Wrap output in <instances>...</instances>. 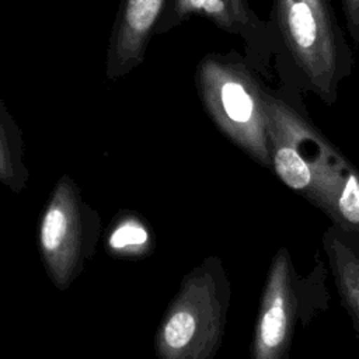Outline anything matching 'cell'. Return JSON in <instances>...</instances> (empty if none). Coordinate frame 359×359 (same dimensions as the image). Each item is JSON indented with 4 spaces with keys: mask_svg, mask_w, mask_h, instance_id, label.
I'll list each match as a JSON object with an SVG mask.
<instances>
[{
    "mask_svg": "<svg viewBox=\"0 0 359 359\" xmlns=\"http://www.w3.org/2000/svg\"><path fill=\"white\" fill-rule=\"evenodd\" d=\"M101 230L98 212L67 174L55 184L38 224V250L52 283L66 290L94 257Z\"/></svg>",
    "mask_w": 359,
    "mask_h": 359,
    "instance_id": "cell-5",
    "label": "cell"
},
{
    "mask_svg": "<svg viewBox=\"0 0 359 359\" xmlns=\"http://www.w3.org/2000/svg\"><path fill=\"white\" fill-rule=\"evenodd\" d=\"M271 170L345 231H359V170L323 132L266 93Z\"/></svg>",
    "mask_w": 359,
    "mask_h": 359,
    "instance_id": "cell-1",
    "label": "cell"
},
{
    "mask_svg": "<svg viewBox=\"0 0 359 359\" xmlns=\"http://www.w3.org/2000/svg\"><path fill=\"white\" fill-rule=\"evenodd\" d=\"M28 180L22 133L0 98V182L17 194L25 189Z\"/></svg>",
    "mask_w": 359,
    "mask_h": 359,
    "instance_id": "cell-11",
    "label": "cell"
},
{
    "mask_svg": "<svg viewBox=\"0 0 359 359\" xmlns=\"http://www.w3.org/2000/svg\"><path fill=\"white\" fill-rule=\"evenodd\" d=\"M196 91L215 126L248 157L271 168L266 91L236 52L208 53L195 72Z\"/></svg>",
    "mask_w": 359,
    "mask_h": 359,
    "instance_id": "cell-2",
    "label": "cell"
},
{
    "mask_svg": "<svg viewBox=\"0 0 359 359\" xmlns=\"http://www.w3.org/2000/svg\"><path fill=\"white\" fill-rule=\"evenodd\" d=\"M279 42L313 91L328 104L349 73L352 55L331 0H272Z\"/></svg>",
    "mask_w": 359,
    "mask_h": 359,
    "instance_id": "cell-4",
    "label": "cell"
},
{
    "mask_svg": "<svg viewBox=\"0 0 359 359\" xmlns=\"http://www.w3.org/2000/svg\"><path fill=\"white\" fill-rule=\"evenodd\" d=\"M297 316L296 278L286 248L273 255L265 278L257 313L251 356L254 359H282L287 355Z\"/></svg>",
    "mask_w": 359,
    "mask_h": 359,
    "instance_id": "cell-6",
    "label": "cell"
},
{
    "mask_svg": "<svg viewBox=\"0 0 359 359\" xmlns=\"http://www.w3.org/2000/svg\"><path fill=\"white\" fill-rule=\"evenodd\" d=\"M165 1H121L107 48L105 76L108 80H118L142 65Z\"/></svg>",
    "mask_w": 359,
    "mask_h": 359,
    "instance_id": "cell-8",
    "label": "cell"
},
{
    "mask_svg": "<svg viewBox=\"0 0 359 359\" xmlns=\"http://www.w3.org/2000/svg\"><path fill=\"white\" fill-rule=\"evenodd\" d=\"M324 244L341 302L359 331V254L332 230L324 236Z\"/></svg>",
    "mask_w": 359,
    "mask_h": 359,
    "instance_id": "cell-9",
    "label": "cell"
},
{
    "mask_svg": "<svg viewBox=\"0 0 359 359\" xmlns=\"http://www.w3.org/2000/svg\"><path fill=\"white\" fill-rule=\"evenodd\" d=\"M154 248L150 224L136 212H119L105 234V251L121 259H139Z\"/></svg>",
    "mask_w": 359,
    "mask_h": 359,
    "instance_id": "cell-10",
    "label": "cell"
},
{
    "mask_svg": "<svg viewBox=\"0 0 359 359\" xmlns=\"http://www.w3.org/2000/svg\"><path fill=\"white\" fill-rule=\"evenodd\" d=\"M230 283L217 257L205 258L181 280L154 335L161 359H212L224 334Z\"/></svg>",
    "mask_w": 359,
    "mask_h": 359,
    "instance_id": "cell-3",
    "label": "cell"
},
{
    "mask_svg": "<svg viewBox=\"0 0 359 359\" xmlns=\"http://www.w3.org/2000/svg\"><path fill=\"white\" fill-rule=\"evenodd\" d=\"M342 10L348 31L359 48V0H342Z\"/></svg>",
    "mask_w": 359,
    "mask_h": 359,
    "instance_id": "cell-12",
    "label": "cell"
},
{
    "mask_svg": "<svg viewBox=\"0 0 359 359\" xmlns=\"http://www.w3.org/2000/svg\"><path fill=\"white\" fill-rule=\"evenodd\" d=\"M192 15L205 17L217 28L241 36L250 53H259L269 42H279L272 21L261 20L248 0H167L154 35L177 28Z\"/></svg>",
    "mask_w": 359,
    "mask_h": 359,
    "instance_id": "cell-7",
    "label": "cell"
}]
</instances>
